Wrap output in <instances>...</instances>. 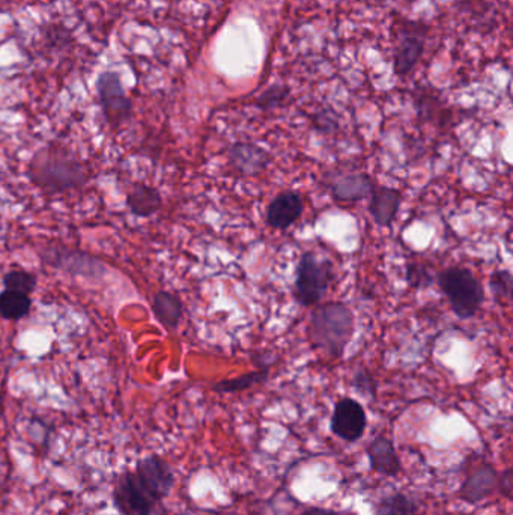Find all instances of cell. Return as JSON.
I'll list each match as a JSON object with an SVG mask.
<instances>
[{
  "mask_svg": "<svg viewBox=\"0 0 513 515\" xmlns=\"http://www.w3.org/2000/svg\"><path fill=\"white\" fill-rule=\"evenodd\" d=\"M27 178L47 195L82 187L89 172L77 156L61 148L43 149L27 165Z\"/></svg>",
  "mask_w": 513,
  "mask_h": 515,
  "instance_id": "1",
  "label": "cell"
},
{
  "mask_svg": "<svg viewBox=\"0 0 513 515\" xmlns=\"http://www.w3.org/2000/svg\"><path fill=\"white\" fill-rule=\"evenodd\" d=\"M356 317L342 301H327L317 306L310 317V338L315 348L328 358H339L353 339Z\"/></svg>",
  "mask_w": 513,
  "mask_h": 515,
  "instance_id": "2",
  "label": "cell"
},
{
  "mask_svg": "<svg viewBox=\"0 0 513 515\" xmlns=\"http://www.w3.org/2000/svg\"><path fill=\"white\" fill-rule=\"evenodd\" d=\"M435 280L458 318H473L482 309L485 288L482 280L468 267H448Z\"/></svg>",
  "mask_w": 513,
  "mask_h": 515,
  "instance_id": "3",
  "label": "cell"
},
{
  "mask_svg": "<svg viewBox=\"0 0 513 515\" xmlns=\"http://www.w3.org/2000/svg\"><path fill=\"white\" fill-rule=\"evenodd\" d=\"M335 279V267L330 259L317 257L315 252H305L297 264L294 298L303 308L315 306L326 298Z\"/></svg>",
  "mask_w": 513,
  "mask_h": 515,
  "instance_id": "4",
  "label": "cell"
},
{
  "mask_svg": "<svg viewBox=\"0 0 513 515\" xmlns=\"http://www.w3.org/2000/svg\"><path fill=\"white\" fill-rule=\"evenodd\" d=\"M112 502L121 515H149L163 505V500L146 487L135 469H126L116 476Z\"/></svg>",
  "mask_w": 513,
  "mask_h": 515,
  "instance_id": "5",
  "label": "cell"
},
{
  "mask_svg": "<svg viewBox=\"0 0 513 515\" xmlns=\"http://www.w3.org/2000/svg\"><path fill=\"white\" fill-rule=\"evenodd\" d=\"M96 94L101 112L109 127L118 128L133 114V101L126 94L121 76L116 71H105L96 79Z\"/></svg>",
  "mask_w": 513,
  "mask_h": 515,
  "instance_id": "6",
  "label": "cell"
},
{
  "mask_svg": "<svg viewBox=\"0 0 513 515\" xmlns=\"http://www.w3.org/2000/svg\"><path fill=\"white\" fill-rule=\"evenodd\" d=\"M367 427V416L360 402L354 398L345 397L336 402L331 416L330 429L336 437L354 443L360 440Z\"/></svg>",
  "mask_w": 513,
  "mask_h": 515,
  "instance_id": "7",
  "label": "cell"
},
{
  "mask_svg": "<svg viewBox=\"0 0 513 515\" xmlns=\"http://www.w3.org/2000/svg\"><path fill=\"white\" fill-rule=\"evenodd\" d=\"M303 211L305 201L301 193L297 190H283L267 207V225L277 231H287L300 220Z\"/></svg>",
  "mask_w": 513,
  "mask_h": 515,
  "instance_id": "8",
  "label": "cell"
},
{
  "mask_svg": "<svg viewBox=\"0 0 513 515\" xmlns=\"http://www.w3.org/2000/svg\"><path fill=\"white\" fill-rule=\"evenodd\" d=\"M135 470L146 487L154 494H157L161 500H165L174 489V469L170 468V464L160 455L151 454L140 459L136 463Z\"/></svg>",
  "mask_w": 513,
  "mask_h": 515,
  "instance_id": "9",
  "label": "cell"
},
{
  "mask_svg": "<svg viewBox=\"0 0 513 515\" xmlns=\"http://www.w3.org/2000/svg\"><path fill=\"white\" fill-rule=\"evenodd\" d=\"M369 199L367 211L374 218V222L381 227H392L402 204V195L399 190L386 186H375Z\"/></svg>",
  "mask_w": 513,
  "mask_h": 515,
  "instance_id": "10",
  "label": "cell"
},
{
  "mask_svg": "<svg viewBox=\"0 0 513 515\" xmlns=\"http://www.w3.org/2000/svg\"><path fill=\"white\" fill-rule=\"evenodd\" d=\"M417 29L418 25L411 31H405L404 35H400L399 43L393 53L396 75H409L418 59L422 57L425 50V34H420Z\"/></svg>",
  "mask_w": 513,
  "mask_h": 515,
  "instance_id": "11",
  "label": "cell"
},
{
  "mask_svg": "<svg viewBox=\"0 0 513 515\" xmlns=\"http://www.w3.org/2000/svg\"><path fill=\"white\" fill-rule=\"evenodd\" d=\"M229 157L232 167L243 175L261 174L271 163V156L266 149L248 142H236L232 145Z\"/></svg>",
  "mask_w": 513,
  "mask_h": 515,
  "instance_id": "12",
  "label": "cell"
},
{
  "mask_svg": "<svg viewBox=\"0 0 513 515\" xmlns=\"http://www.w3.org/2000/svg\"><path fill=\"white\" fill-rule=\"evenodd\" d=\"M374 179L366 172L342 175L331 183V195L337 201L357 202L369 197L374 192Z\"/></svg>",
  "mask_w": 513,
  "mask_h": 515,
  "instance_id": "13",
  "label": "cell"
},
{
  "mask_svg": "<svg viewBox=\"0 0 513 515\" xmlns=\"http://www.w3.org/2000/svg\"><path fill=\"white\" fill-rule=\"evenodd\" d=\"M366 452L369 457L370 469L375 472L390 478H395L402 472V464L396 454L395 445L387 437L378 436L374 439Z\"/></svg>",
  "mask_w": 513,
  "mask_h": 515,
  "instance_id": "14",
  "label": "cell"
},
{
  "mask_svg": "<svg viewBox=\"0 0 513 515\" xmlns=\"http://www.w3.org/2000/svg\"><path fill=\"white\" fill-rule=\"evenodd\" d=\"M126 207L136 217L148 218L157 215L163 207V197L158 188L145 183L133 184L130 192L126 193Z\"/></svg>",
  "mask_w": 513,
  "mask_h": 515,
  "instance_id": "15",
  "label": "cell"
},
{
  "mask_svg": "<svg viewBox=\"0 0 513 515\" xmlns=\"http://www.w3.org/2000/svg\"><path fill=\"white\" fill-rule=\"evenodd\" d=\"M497 487H498V475L496 470L488 464H482L474 469L466 482L462 484L461 498L467 502L478 503L491 496Z\"/></svg>",
  "mask_w": 513,
  "mask_h": 515,
  "instance_id": "16",
  "label": "cell"
},
{
  "mask_svg": "<svg viewBox=\"0 0 513 515\" xmlns=\"http://www.w3.org/2000/svg\"><path fill=\"white\" fill-rule=\"evenodd\" d=\"M151 308L158 323L169 332H175L183 321L184 303L178 294L160 289L154 294Z\"/></svg>",
  "mask_w": 513,
  "mask_h": 515,
  "instance_id": "17",
  "label": "cell"
},
{
  "mask_svg": "<svg viewBox=\"0 0 513 515\" xmlns=\"http://www.w3.org/2000/svg\"><path fill=\"white\" fill-rule=\"evenodd\" d=\"M32 298L27 294L4 289L0 293V318L20 321L31 314Z\"/></svg>",
  "mask_w": 513,
  "mask_h": 515,
  "instance_id": "18",
  "label": "cell"
},
{
  "mask_svg": "<svg viewBox=\"0 0 513 515\" xmlns=\"http://www.w3.org/2000/svg\"><path fill=\"white\" fill-rule=\"evenodd\" d=\"M270 376V369L264 368V369H257V371L248 372L238 379H231V380L218 381L213 386V390L216 393H236L243 392L253 386L261 385L266 383Z\"/></svg>",
  "mask_w": 513,
  "mask_h": 515,
  "instance_id": "19",
  "label": "cell"
},
{
  "mask_svg": "<svg viewBox=\"0 0 513 515\" xmlns=\"http://www.w3.org/2000/svg\"><path fill=\"white\" fill-rule=\"evenodd\" d=\"M374 515H417V505L407 494H390L375 505Z\"/></svg>",
  "mask_w": 513,
  "mask_h": 515,
  "instance_id": "20",
  "label": "cell"
},
{
  "mask_svg": "<svg viewBox=\"0 0 513 515\" xmlns=\"http://www.w3.org/2000/svg\"><path fill=\"white\" fill-rule=\"evenodd\" d=\"M2 282H4L5 289L27 294V296H31L38 287V278L35 273L23 270V268H13V270L6 271L2 278Z\"/></svg>",
  "mask_w": 513,
  "mask_h": 515,
  "instance_id": "21",
  "label": "cell"
},
{
  "mask_svg": "<svg viewBox=\"0 0 513 515\" xmlns=\"http://www.w3.org/2000/svg\"><path fill=\"white\" fill-rule=\"evenodd\" d=\"M492 296L500 305H509L512 300L513 278L509 270H496L489 278Z\"/></svg>",
  "mask_w": 513,
  "mask_h": 515,
  "instance_id": "22",
  "label": "cell"
},
{
  "mask_svg": "<svg viewBox=\"0 0 513 515\" xmlns=\"http://www.w3.org/2000/svg\"><path fill=\"white\" fill-rule=\"evenodd\" d=\"M405 278L411 288H428L434 284V276L429 273L427 267L420 266L417 262H409L405 268Z\"/></svg>",
  "mask_w": 513,
  "mask_h": 515,
  "instance_id": "23",
  "label": "cell"
},
{
  "mask_svg": "<svg viewBox=\"0 0 513 515\" xmlns=\"http://www.w3.org/2000/svg\"><path fill=\"white\" fill-rule=\"evenodd\" d=\"M287 91L283 86H278V85H275V86L268 87L261 96H259V107L264 110H270L275 109L277 106L282 105L285 98H287Z\"/></svg>",
  "mask_w": 513,
  "mask_h": 515,
  "instance_id": "24",
  "label": "cell"
},
{
  "mask_svg": "<svg viewBox=\"0 0 513 515\" xmlns=\"http://www.w3.org/2000/svg\"><path fill=\"white\" fill-rule=\"evenodd\" d=\"M353 385L357 389V392H360L361 395H365L367 398H375L377 388H375L374 379H372L367 369H360V371L357 372L356 376H354Z\"/></svg>",
  "mask_w": 513,
  "mask_h": 515,
  "instance_id": "25",
  "label": "cell"
},
{
  "mask_svg": "<svg viewBox=\"0 0 513 515\" xmlns=\"http://www.w3.org/2000/svg\"><path fill=\"white\" fill-rule=\"evenodd\" d=\"M512 469H508V470L501 475V480H498V489L501 490V493L505 494L506 498H510V496H512Z\"/></svg>",
  "mask_w": 513,
  "mask_h": 515,
  "instance_id": "26",
  "label": "cell"
},
{
  "mask_svg": "<svg viewBox=\"0 0 513 515\" xmlns=\"http://www.w3.org/2000/svg\"><path fill=\"white\" fill-rule=\"evenodd\" d=\"M301 515H337V511L326 510V508H309L307 511L303 512Z\"/></svg>",
  "mask_w": 513,
  "mask_h": 515,
  "instance_id": "27",
  "label": "cell"
},
{
  "mask_svg": "<svg viewBox=\"0 0 513 515\" xmlns=\"http://www.w3.org/2000/svg\"><path fill=\"white\" fill-rule=\"evenodd\" d=\"M4 413H5V393L4 390H2V388H0V418L4 416Z\"/></svg>",
  "mask_w": 513,
  "mask_h": 515,
  "instance_id": "28",
  "label": "cell"
},
{
  "mask_svg": "<svg viewBox=\"0 0 513 515\" xmlns=\"http://www.w3.org/2000/svg\"><path fill=\"white\" fill-rule=\"evenodd\" d=\"M337 515H356L353 512H337Z\"/></svg>",
  "mask_w": 513,
  "mask_h": 515,
  "instance_id": "29",
  "label": "cell"
},
{
  "mask_svg": "<svg viewBox=\"0 0 513 515\" xmlns=\"http://www.w3.org/2000/svg\"><path fill=\"white\" fill-rule=\"evenodd\" d=\"M57 515H68V514H66L65 511H61V512H59V514H57Z\"/></svg>",
  "mask_w": 513,
  "mask_h": 515,
  "instance_id": "30",
  "label": "cell"
},
{
  "mask_svg": "<svg viewBox=\"0 0 513 515\" xmlns=\"http://www.w3.org/2000/svg\"><path fill=\"white\" fill-rule=\"evenodd\" d=\"M408 2H414V0H408Z\"/></svg>",
  "mask_w": 513,
  "mask_h": 515,
  "instance_id": "31",
  "label": "cell"
}]
</instances>
